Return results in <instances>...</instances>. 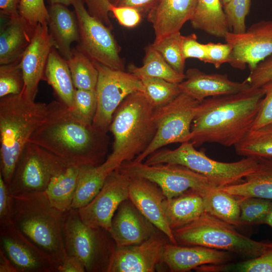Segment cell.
I'll return each mask as SVG.
<instances>
[{
  "mask_svg": "<svg viewBox=\"0 0 272 272\" xmlns=\"http://www.w3.org/2000/svg\"><path fill=\"white\" fill-rule=\"evenodd\" d=\"M29 142L81 166L100 165L107 150L106 133L81 121L60 100L47 104L45 118Z\"/></svg>",
  "mask_w": 272,
  "mask_h": 272,
  "instance_id": "1",
  "label": "cell"
},
{
  "mask_svg": "<svg viewBox=\"0 0 272 272\" xmlns=\"http://www.w3.org/2000/svg\"><path fill=\"white\" fill-rule=\"evenodd\" d=\"M261 88L209 97L199 103L191 127L189 142L235 146L251 129L260 108Z\"/></svg>",
  "mask_w": 272,
  "mask_h": 272,
  "instance_id": "2",
  "label": "cell"
},
{
  "mask_svg": "<svg viewBox=\"0 0 272 272\" xmlns=\"http://www.w3.org/2000/svg\"><path fill=\"white\" fill-rule=\"evenodd\" d=\"M155 109L140 91L127 96L118 107L109 129L114 138L112 151L101 164L108 173L133 160L149 146L156 131Z\"/></svg>",
  "mask_w": 272,
  "mask_h": 272,
  "instance_id": "3",
  "label": "cell"
},
{
  "mask_svg": "<svg viewBox=\"0 0 272 272\" xmlns=\"http://www.w3.org/2000/svg\"><path fill=\"white\" fill-rule=\"evenodd\" d=\"M47 104L23 92L0 99V174L9 185L19 158L45 118Z\"/></svg>",
  "mask_w": 272,
  "mask_h": 272,
  "instance_id": "4",
  "label": "cell"
},
{
  "mask_svg": "<svg viewBox=\"0 0 272 272\" xmlns=\"http://www.w3.org/2000/svg\"><path fill=\"white\" fill-rule=\"evenodd\" d=\"M63 214L51 205L45 192L13 195V223L58 266L67 255L63 238Z\"/></svg>",
  "mask_w": 272,
  "mask_h": 272,
  "instance_id": "5",
  "label": "cell"
},
{
  "mask_svg": "<svg viewBox=\"0 0 272 272\" xmlns=\"http://www.w3.org/2000/svg\"><path fill=\"white\" fill-rule=\"evenodd\" d=\"M187 142L174 150H158L145 161L148 165L177 164L184 166L206 177L217 187L238 183L256 168L258 159L245 157L234 162H222L211 159L196 150Z\"/></svg>",
  "mask_w": 272,
  "mask_h": 272,
  "instance_id": "6",
  "label": "cell"
},
{
  "mask_svg": "<svg viewBox=\"0 0 272 272\" xmlns=\"http://www.w3.org/2000/svg\"><path fill=\"white\" fill-rule=\"evenodd\" d=\"M177 243L201 246L254 258L272 245L255 241L237 231L234 226L205 212L191 223L173 230Z\"/></svg>",
  "mask_w": 272,
  "mask_h": 272,
  "instance_id": "7",
  "label": "cell"
},
{
  "mask_svg": "<svg viewBox=\"0 0 272 272\" xmlns=\"http://www.w3.org/2000/svg\"><path fill=\"white\" fill-rule=\"evenodd\" d=\"M63 238L66 253L78 259L86 271H107L114 248L109 232L101 228H92L81 219L78 210L64 213Z\"/></svg>",
  "mask_w": 272,
  "mask_h": 272,
  "instance_id": "8",
  "label": "cell"
},
{
  "mask_svg": "<svg viewBox=\"0 0 272 272\" xmlns=\"http://www.w3.org/2000/svg\"><path fill=\"white\" fill-rule=\"evenodd\" d=\"M199 102L183 92L155 109V135L147 148L132 160L141 162L162 147L171 144L189 142L191 127Z\"/></svg>",
  "mask_w": 272,
  "mask_h": 272,
  "instance_id": "9",
  "label": "cell"
},
{
  "mask_svg": "<svg viewBox=\"0 0 272 272\" xmlns=\"http://www.w3.org/2000/svg\"><path fill=\"white\" fill-rule=\"evenodd\" d=\"M117 169L129 177L142 178L153 182L167 198L176 197L189 189L203 196L217 188L203 175L180 165H148L131 161L123 163Z\"/></svg>",
  "mask_w": 272,
  "mask_h": 272,
  "instance_id": "10",
  "label": "cell"
},
{
  "mask_svg": "<svg viewBox=\"0 0 272 272\" xmlns=\"http://www.w3.org/2000/svg\"><path fill=\"white\" fill-rule=\"evenodd\" d=\"M98 72L96 87L97 109L92 126L97 131L106 133L115 111L129 95L144 92L141 80L134 75L115 70L94 62Z\"/></svg>",
  "mask_w": 272,
  "mask_h": 272,
  "instance_id": "11",
  "label": "cell"
},
{
  "mask_svg": "<svg viewBox=\"0 0 272 272\" xmlns=\"http://www.w3.org/2000/svg\"><path fill=\"white\" fill-rule=\"evenodd\" d=\"M67 162L28 142L23 151L8 185L13 195L44 192L52 177Z\"/></svg>",
  "mask_w": 272,
  "mask_h": 272,
  "instance_id": "12",
  "label": "cell"
},
{
  "mask_svg": "<svg viewBox=\"0 0 272 272\" xmlns=\"http://www.w3.org/2000/svg\"><path fill=\"white\" fill-rule=\"evenodd\" d=\"M72 6L79 32L77 48L94 62L115 70H124L120 48L110 28L92 16L82 0H74Z\"/></svg>",
  "mask_w": 272,
  "mask_h": 272,
  "instance_id": "13",
  "label": "cell"
},
{
  "mask_svg": "<svg viewBox=\"0 0 272 272\" xmlns=\"http://www.w3.org/2000/svg\"><path fill=\"white\" fill-rule=\"evenodd\" d=\"M232 47L229 63L250 72L272 54V20H261L252 24L242 33L228 31L224 37Z\"/></svg>",
  "mask_w": 272,
  "mask_h": 272,
  "instance_id": "14",
  "label": "cell"
},
{
  "mask_svg": "<svg viewBox=\"0 0 272 272\" xmlns=\"http://www.w3.org/2000/svg\"><path fill=\"white\" fill-rule=\"evenodd\" d=\"M129 177L118 169L111 172L94 198L78 210L82 221L91 227L101 228L109 232L118 207L129 199Z\"/></svg>",
  "mask_w": 272,
  "mask_h": 272,
  "instance_id": "15",
  "label": "cell"
},
{
  "mask_svg": "<svg viewBox=\"0 0 272 272\" xmlns=\"http://www.w3.org/2000/svg\"><path fill=\"white\" fill-rule=\"evenodd\" d=\"M2 250L18 272H58V264L31 241L13 221L0 225Z\"/></svg>",
  "mask_w": 272,
  "mask_h": 272,
  "instance_id": "16",
  "label": "cell"
},
{
  "mask_svg": "<svg viewBox=\"0 0 272 272\" xmlns=\"http://www.w3.org/2000/svg\"><path fill=\"white\" fill-rule=\"evenodd\" d=\"M165 244L156 233L138 244L115 247L107 272H153L161 261Z\"/></svg>",
  "mask_w": 272,
  "mask_h": 272,
  "instance_id": "17",
  "label": "cell"
},
{
  "mask_svg": "<svg viewBox=\"0 0 272 272\" xmlns=\"http://www.w3.org/2000/svg\"><path fill=\"white\" fill-rule=\"evenodd\" d=\"M53 47L54 45L47 25L38 24L21 59L24 81L23 92L32 100L35 101L39 83L43 80L48 56Z\"/></svg>",
  "mask_w": 272,
  "mask_h": 272,
  "instance_id": "18",
  "label": "cell"
},
{
  "mask_svg": "<svg viewBox=\"0 0 272 272\" xmlns=\"http://www.w3.org/2000/svg\"><path fill=\"white\" fill-rule=\"evenodd\" d=\"M166 198L153 182L142 178L129 177V200L172 244L178 245L164 214L163 203Z\"/></svg>",
  "mask_w": 272,
  "mask_h": 272,
  "instance_id": "19",
  "label": "cell"
},
{
  "mask_svg": "<svg viewBox=\"0 0 272 272\" xmlns=\"http://www.w3.org/2000/svg\"><path fill=\"white\" fill-rule=\"evenodd\" d=\"M127 200L115 212L109 232L117 247L140 244L156 233L155 226Z\"/></svg>",
  "mask_w": 272,
  "mask_h": 272,
  "instance_id": "20",
  "label": "cell"
},
{
  "mask_svg": "<svg viewBox=\"0 0 272 272\" xmlns=\"http://www.w3.org/2000/svg\"><path fill=\"white\" fill-rule=\"evenodd\" d=\"M185 75V80L179 83L181 92L199 102L209 97L236 94L250 88L245 80L235 82L227 74H207L197 68L188 69Z\"/></svg>",
  "mask_w": 272,
  "mask_h": 272,
  "instance_id": "21",
  "label": "cell"
},
{
  "mask_svg": "<svg viewBox=\"0 0 272 272\" xmlns=\"http://www.w3.org/2000/svg\"><path fill=\"white\" fill-rule=\"evenodd\" d=\"M197 0H157L147 13L155 33L154 42L180 30L192 19Z\"/></svg>",
  "mask_w": 272,
  "mask_h": 272,
  "instance_id": "22",
  "label": "cell"
},
{
  "mask_svg": "<svg viewBox=\"0 0 272 272\" xmlns=\"http://www.w3.org/2000/svg\"><path fill=\"white\" fill-rule=\"evenodd\" d=\"M229 251L201 246L166 244L161 259L173 272H185L207 265H220L231 260Z\"/></svg>",
  "mask_w": 272,
  "mask_h": 272,
  "instance_id": "23",
  "label": "cell"
},
{
  "mask_svg": "<svg viewBox=\"0 0 272 272\" xmlns=\"http://www.w3.org/2000/svg\"><path fill=\"white\" fill-rule=\"evenodd\" d=\"M48 11L47 25L54 48L67 60L72 54V44L79 40L76 16L67 6L60 4L51 5Z\"/></svg>",
  "mask_w": 272,
  "mask_h": 272,
  "instance_id": "24",
  "label": "cell"
},
{
  "mask_svg": "<svg viewBox=\"0 0 272 272\" xmlns=\"http://www.w3.org/2000/svg\"><path fill=\"white\" fill-rule=\"evenodd\" d=\"M218 188L238 199L255 197L272 200V158L258 159L255 170L241 182Z\"/></svg>",
  "mask_w": 272,
  "mask_h": 272,
  "instance_id": "25",
  "label": "cell"
},
{
  "mask_svg": "<svg viewBox=\"0 0 272 272\" xmlns=\"http://www.w3.org/2000/svg\"><path fill=\"white\" fill-rule=\"evenodd\" d=\"M163 205L166 219L172 230L191 223L205 212L202 194L192 189L176 197L166 198Z\"/></svg>",
  "mask_w": 272,
  "mask_h": 272,
  "instance_id": "26",
  "label": "cell"
},
{
  "mask_svg": "<svg viewBox=\"0 0 272 272\" xmlns=\"http://www.w3.org/2000/svg\"><path fill=\"white\" fill-rule=\"evenodd\" d=\"M0 33V64H5L21 58L30 44L33 32L19 16L8 19Z\"/></svg>",
  "mask_w": 272,
  "mask_h": 272,
  "instance_id": "27",
  "label": "cell"
},
{
  "mask_svg": "<svg viewBox=\"0 0 272 272\" xmlns=\"http://www.w3.org/2000/svg\"><path fill=\"white\" fill-rule=\"evenodd\" d=\"M83 167L66 163L52 177L44 191L51 205L62 213L71 208Z\"/></svg>",
  "mask_w": 272,
  "mask_h": 272,
  "instance_id": "28",
  "label": "cell"
},
{
  "mask_svg": "<svg viewBox=\"0 0 272 272\" xmlns=\"http://www.w3.org/2000/svg\"><path fill=\"white\" fill-rule=\"evenodd\" d=\"M43 80L51 86L59 100L71 110L76 88L66 60L54 47L49 53Z\"/></svg>",
  "mask_w": 272,
  "mask_h": 272,
  "instance_id": "29",
  "label": "cell"
},
{
  "mask_svg": "<svg viewBox=\"0 0 272 272\" xmlns=\"http://www.w3.org/2000/svg\"><path fill=\"white\" fill-rule=\"evenodd\" d=\"M190 22L194 29L216 37L224 38L230 31L221 0H197Z\"/></svg>",
  "mask_w": 272,
  "mask_h": 272,
  "instance_id": "30",
  "label": "cell"
},
{
  "mask_svg": "<svg viewBox=\"0 0 272 272\" xmlns=\"http://www.w3.org/2000/svg\"><path fill=\"white\" fill-rule=\"evenodd\" d=\"M205 212L233 226H240L238 198L217 187L203 195Z\"/></svg>",
  "mask_w": 272,
  "mask_h": 272,
  "instance_id": "31",
  "label": "cell"
},
{
  "mask_svg": "<svg viewBox=\"0 0 272 272\" xmlns=\"http://www.w3.org/2000/svg\"><path fill=\"white\" fill-rule=\"evenodd\" d=\"M128 72L138 77H155L177 84L185 79V74L179 73L173 69L151 44L145 48L143 65L138 67L130 64L128 67Z\"/></svg>",
  "mask_w": 272,
  "mask_h": 272,
  "instance_id": "32",
  "label": "cell"
},
{
  "mask_svg": "<svg viewBox=\"0 0 272 272\" xmlns=\"http://www.w3.org/2000/svg\"><path fill=\"white\" fill-rule=\"evenodd\" d=\"M109 174L101 164L84 166L71 209L79 210L88 204L99 192Z\"/></svg>",
  "mask_w": 272,
  "mask_h": 272,
  "instance_id": "33",
  "label": "cell"
},
{
  "mask_svg": "<svg viewBox=\"0 0 272 272\" xmlns=\"http://www.w3.org/2000/svg\"><path fill=\"white\" fill-rule=\"evenodd\" d=\"M237 154L256 159L272 158V124L250 130L235 146Z\"/></svg>",
  "mask_w": 272,
  "mask_h": 272,
  "instance_id": "34",
  "label": "cell"
},
{
  "mask_svg": "<svg viewBox=\"0 0 272 272\" xmlns=\"http://www.w3.org/2000/svg\"><path fill=\"white\" fill-rule=\"evenodd\" d=\"M66 61L75 88L95 90L98 72L94 62L77 48Z\"/></svg>",
  "mask_w": 272,
  "mask_h": 272,
  "instance_id": "35",
  "label": "cell"
},
{
  "mask_svg": "<svg viewBox=\"0 0 272 272\" xmlns=\"http://www.w3.org/2000/svg\"><path fill=\"white\" fill-rule=\"evenodd\" d=\"M138 78L143 84L145 95L155 108L168 103L181 93L179 84L155 77Z\"/></svg>",
  "mask_w": 272,
  "mask_h": 272,
  "instance_id": "36",
  "label": "cell"
},
{
  "mask_svg": "<svg viewBox=\"0 0 272 272\" xmlns=\"http://www.w3.org/2000/svg\"><path fill=\"white\" fill-rule=\"evenodd\" d=\"M183 37L177 32L151 45L173 69L184 74L186 59L182 50Z\"/></svg>",
  "mask_w": 272,
  "mask_h": 272,
  "instance_id": "37",
  "label": "cell"
},
{
  "mask_svg": "<svg viewBox=\"0 0 272 272\" xmlns=\"http://www.w3.org/2000/svg\"><path fill=\"white\" fill-rule=\"evenodd\" d=\"M239 200L240 226L263 224L272 207V200L255 197Z\"/></svg>",
  "mask_w": 272,
  "mask_h": 272,
  "instance_id": "38",
  "label": "cell"
},
{
  "mask_svg": "<svg viewBox=\"0 0 272 272\" xmlns=\"http://www.w3.org/2000/svg\"><path fill=\"white\" fill-rule=\"evenodd\" d=\"M21 59L0 66V97L20 94L24 87Z\"/></svg>",
  "mask_w": 272,
  "mask_h": 272,
  "instance_id": "39",
  "label": "cell"
},
{
  "mask_svg": "<svg viewBox=\"0 0 272 272\" xmlns=\"http://www.w3.org/2000/svg\"><path fill=\"white\" fill-rule=\"evenodd\" d=\"M96 109L95 90L76 89L71 111L77 118L87 124L92 125Z\"/></svg>",
  "mask_w": 272,
  "mask_h": 272,
  "instance_id": "40",
  "label": "cell"
},
{
  "mask_svg": "<svg viewBox=\"0 0 272 272\" xmlns=\"http://www.w3.org/2000/svg\"><path fill=\"white\" fill-rule=\"evenodd\" d=\"M251 1L230 0L223 7L230 31L242 33L246 31V18L250 12Z\"/></svg>",
  "mask_w": 272,
  "mask_h": 272,
  "instance_id": "41",
  "label": "cell"
},
{
  "mask_svg": "<svg viewBox=\"0 0 272 272\" xmlns=\"http://www.w3.org/2000/svg\"><path fill=\"white\" fill-rule=\"evenodd\" d=\"M272 272V245L261 255L232 265L215 266V271Z\"/></svg>",
  "mask_w": 272,
  "mask_h": 272,
  "instance_id": "42",
  "label": "cell"
},
{
  "mask_svg": "<svg viewBox=\"0 0 272 272\" xmlns=\"http://www.w3.org/2000/svg\"><path fill=\"white\" fill-rule=\"evenodd\" d=\"M18 10L20 17L31 29L39 24L47 25L48 11L44 0H20Z\"/></svg>",
  "mask_w": 272,
  "mask_h": 272,
  "instance_id": "43",
  "label": "cell"
},
{
  "mask_svg": "<svg viewBox=\"0 0 272 272\" xmlns=\"http://www.w3.org/2000/svg\"><path fill=\"white\" fill-rule=\"evenodd\" d=\"M261 88L263 91L264 97L250 130L272 124V81Z\"/></svg>",
  "mask_w": 272,
  "mask_h": 272,
  "instance_id": "44",
  "label": "cell"
},
{
  "mask_svg": "<svg viewBox=\"0 0 272 272\" xmlns=\"http://www.w3.org/2000/svg\"><path fill=\"white\" fill-rule=\"evenodd\" d=\"M245 81L251 88H261L272 81V54L250 72Z\"/></svg>",
  "mask_w": 272,
  "mask_h": 272,
  "instance_id": "45",
  "label": "cell"
},
{
  "mask_svg": "<svg viewBox=\"0 0 272 272\" xmlns=\"http://www.w3.org/2000/svg\"><path fill=\"white\" fill-rule=\"evenodd\" d=\"M206 44L207 63L219 69L223 64L229 62L232 48L229 43L209 42Z\"/></svg>",
  "mask_w": 272,
  "mask_h": 272,
  "instance_id": "46",
  "label": "cell"
},
{
  "mask_svg": "<svg viewBox=\"0 0 272 272\" xmlns=\"http://www.w3.org/2000/svg\"><path fill=\"white\" fill-rule=\"evenodd\" d=\"M109 12L112 13L121 25L127 28L136 27L142 20V14L133 8L116 7L111 4Z\"/></svg>",
  "mask_w": 272,
  "mask_h": 272,
  "instance_id": "47",
  "label": "cell"
},
{
  "mask_svg": "<svg viewBox=\"0 0 272 272\" xmlns=\"http://www.w3.org/2000/svg\"><path fill=\"white\" fill-rule=\"evenodd\" d=\"M182 50L185 59L194 58L207 63L206 44L199 42L195 34L183 36Z\"/></svg>",
  "mask_w": 272,
  "mask_h": 272,
  "instance_id": "48",
  "label": "cell"
},
{
  "mask_svg": "<svg viewBox=\"0 0 272 272\" xmlns=\"http://www.w3.org/2000/svg\"><path fill=\"white\" fill-rule=\"evenodd\" d=\"M13 195L0 174V225L12 221Z\"/></svg>",
  "mask_w": 272,
  "mask_h": 272,
  "instance_id": "49",
  "label": "cell"
},
{
  "mask_svg": "<svg viewBox=\"0 0 272 272\" xmlns=\"http://www.w3.org/2000/svg\"><path fill=\"white\" fill-rule=\"evenodd\" d=\"M88 11L111 30L113 25L109 19V0H82Z\"/></svg>",
  "mask_w": 272,
  "mask_h": 272,
  "instance_id": "50",
  "label": "cell"
},
{
  "mask_svg": "<svg viewBox=\"0 0 272 272\" xmlns=\"http://www.w3.org/2000/svg\"><path fill=\"white\" fill-rule=\"evenodd\" d=\"M116 7H127L139 10L142 14L148 13L157 0H109Z\"/></svg>",
  "mask_w": 272,
  "mask_h": 272,
  "instance_id": "51",
  "label": "cell"
},
{
  "mask_svg": "<svg viewBox=\"0 0 272 272\" xmlns=\"http://www.w3.org/2000/svg\"><path fill=\"white\" fill-rule=\"evenodd\" d=\"M20 0H0V13L2 18L10 19L19 16Z\"/></svg>",
  "mask_w": 272,
  "mask_h": 272,
  "instance_id": "52",
  "label": "cell"
},
{
  "mask_svg": "<svg viewBox=\"0 0 272 272\" xmlns=\"http://www.w3.org/2000/svg\"><path fill=\"white\" fill-rule=\"evenodd\" d=\"M82 262L74 256L67 255L58 268V272H85Z\"/></svg>",
  "mask_w": 272,
  "mask_h": 272,
  "instance_id": "53",
  "label": "cell"
},
{
  "mask_svg": "<svg viewBox=\"0 0 272 272\" xmlns=\"http://www.w3.org/2000/svg\"><path fill=\"white\" fill-rule=\"evenodd\" d=\"M0 272H18L17 269L13 263L1 249Z\"/></svg>",
  "mask_w": 272,
  "mask_h": 272,
  "instance_id": "54",
  "label": "cell"
},
{
  "mask_svg": "<svg viewBox=\"0 0 272 272\" xmlns=\"http://www.w3.org/2000/svg\"><path fill=\"white\" fill-rule=\"evenodd\" d=\"M49 4L51 5L60 4L65 6L72 5L74 0H48Z\"/></svg>",
  "mask_w": 272,
  "mask_h": 272,
  "instance_id": "55",
  "label": "cell"
},
{
  "mask_svg": "<svg viewBox=\"0 0 272 272\" xmlns=\"http://www.w3.org/2000/svg\"><path fill=\"white\" fill-rule=\"evenodd\" d=\"M263 224H266L272 228V207L267 215Z\"/></svg>",
  "mask_w": 272,
  "mask_h": 272,
  "instance_id": "56",
  "label": "cell"
},
{
  "mask_svg": "<svg viewBox=\"0 0 272 272\" xmlns=\"http://www.w3.org/2000/svg\"><path fill=\"white\" fill-rule=\"evenodd\" d=\"M221 3H222V4L223 6V7L224 6H225L228 3V2L230 1V0H221Z\"/></svg>",
  "mask_w": 272,
  "mask_h": 272,
  "instance_id": "57",
  "label": "cell"
}]
</instances>
